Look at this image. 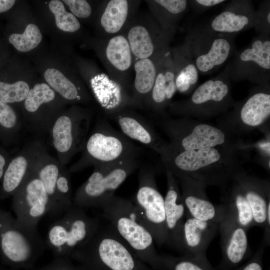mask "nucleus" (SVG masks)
Masks as SVG:
<instances>
[{
  "mask_svg": "<svg viewBox=\"0 0 270 270\" xmlns=\"http://www.w3.org/2000/svg\"><path fill=\"white\" fill-rule=\"evenodd\" d=\"M64 166L48 153L46 147L42 150L12 196V208L18 220L37 230L46 214L64 213L56 190V180Z\"/></svg>",
  "mask_w": 270,
  "mask_h": 270,
  "instance_id": "obj_1",
  "label": "nucleus"
},
{
  "mask_svg": "<svg viewBox=\"0 0 270 270\" xmlns=\"http://www.w3.org/2000/svg\"><path fill=\"white\" fill-rule=\"evenodd\" d=\"M100 208L104 217L140 260L154 270H165L154 238L133 202L114 195Z\"/></svg>",
  "mask_w": 270,
  "mask_h": 270,
  "instance_id": "obj_2",
  "label": "nucleus"
},
{
  "mask_svg": "<svg viewBox=\"0 0 270 270\" xmlns=\"http://www.w3.org/2000/svg\"><path fill=\"white\" fill-rule=\"evenodd\" d=\"M72 254L82 260L88 270H154L136 256L110 224L100 226Z\"/></svg>",
  "mask_w": 270,
  "mask_h": 270,
  "instance_id": "obj_3",
  "label": "nucleus"
},
{
  "mask_svg": "<svg viewBox=\"0 0 270 270\" xmlns=\"http://www.w3.org/2000/svg\"><path fill=\"white\" fill-rule=\"evenodd\" d=\"M142 150L105 118H98L86 139L80 158L69 170L70 173H74L91 166L138 158Z\"/></svg>",
  "mask_w": 270,
  "mask_h": 270,
  "instance_id": "obj_4",
  "label": "nucleus"
},
{
  "mask_svg": "<svg viewBox=\"0 0 270 270\" xmlns=\"http://www.w3.org/2000/svg\"><path fill=\"white\" fill-rule=\"evenodd\" d=\"M140 166L138 158L94 166L92 174L76 190L74 204L82 208H100Z\"/></svg>",
  "mask_w": 270,
  "mask_h": 270,
  "instance_id": "obj_5",
  "label": "nucleus"
},
{
  "mask_svg": "<svg viewBox=\"0 0 270 270\" xmlns=\"http://www.w3.org/2000/svg\"><path fill=\"white\" fill-rule=\"evenodd\" d=\"M100 226L96 218L74 204L50 227L46 244L58 254H72L86 242Z\"/></svg>",
  "mask_w": 270,
  "mask_h": 270,
  "instance_id": "obj_6",
  "label": "nucleus"
},
{
  "mask_svg": "<svg viewBox=\"0 0 270 270\" xmlns=\"http://www.w3.org/2000/svg\"><path fill=\"white\" fill-rule=\"evenodd\" d=\"M92 114L78 107L62 113L55 120L48 134L58 160L66 166L82 152L88 138Z\"/></svg>",
  "mask_w": 270,
  "mask_h": 270,
  "instance_id": "obj_7",
  "label": "nucleus"
},
{
  "mask_svg": "<svg viewBox=\"0 0 270 270\" xmlns=\"http://www.w3.org/2000/svg\"><path fill=\"white\" fill-rule=\"evenodd\" d=\"M138 186L134 204L158 247L166 244L164 198L158 190L154 170L147 165L140 166Z\"/></svg>",
  "mask_w": 270,
  "mask_h": 270,
  "instance_id": "obj_8",
  "label": "nucleus"
},
{
  "mask_svg": "<svg viewBox=\"0 0 270 270\" xmlns=\"http://www.w3.org/2000/svg\"><path fill=\"white\" fill-rule=\"evenodd\" d=\"M44 248L37 230L30 228L9 212L0 209V252L6 260L23 264Z\"/></svg>",
  "mask_w": 270,
  "mask_h": 270,
  "instance_id": "obj_9",
  "label": "nucleus"
},
{
  "mask_svg": "<svg viewBox=\"0 0 270 270\" xmlns=\"http://www.w3.org/2000/svg\"><path fill=\"white\" fill-rule=\"evenodd\" d=\"M124 34L134 61L152 57L168 48L172 38L162 30L150 12H138Z\"/></svg>",
  "mask_w": 270,
  "mask_h": 270,
  "instance_id": "obj_10",
  "label": "nucleus"
},
{
  "mask_svg": "<svg viewBox=\"0 0 270 270\" xmlns=\"http://www.w3.org/2000/svg\"><path fill=\"white\" fill-rule=\"evenodd\" d=\"M97 50L108 74L132 94L134 60L124 34L100 38Z\"/></svg>",
  "mask_w": 270,
  "mask_h": 270,
  "instance_id": "obj_11",
  "label": "nucleus"
},
{
  "mask_svg": "<svg viewBox=\"0 0 270 270\" xmlns=\"http://www.w3.org/2000/svg\"><path fill=\"white\" fill-rule=\"evenodd\" d=\"M46 147L40 139L24 145L11 158L0 182V200L12 196L19 188L32 166Z\"/></svg>",
  "mask_w": 270,
  "mask_h": 270,
  "instance_id": "obj_12",
  "label": "nucleus"
},
{
  "mask_svg": "<svg viewBox=\"0 0 270 270\" xmlns=\"http://www.w3.org/2000/svg\"><path fill=\"white\" fill-rule=\"evenodd\" d=\"M246 231L226 214L220 224L222 260L216 270H234L246 258L249 252Z\"/></svg>",
  "mask_w": 270,
  "mask_h": 270,
  "instance_id": "obj_13",
  "label": "nucleus"
},
{
  "mask_svg": "<svg viewBox=\"0 0 270 270\" xmlns=\"http://www.w3.org/2000/svg\"><path fill=\"white\" fill-rule=\"evenodd\" d=\"M141 0H108L102 2L98 18L100 39L122 34L138 12Z\"/></svg>",
  "mask_w": 270,
  "mask_h": 270,
  "instance_id": "obj_14",
  "label": "nucleus"
},
{
  "mask_svg": "<svg viewBox=\"0 0 270 270\" xmlns=\"http://www.w3.org/2000/svg\"><path fill=\"white\" fill-rule=\"evenodd\" d=\"M167 176L168 190L164 198L166 225L168 234L166 244L184 254L182 230L186 210L175 180L169 170H168Z\"/></svg>",
  "mask_w": 270,
  "mask_h": 270,
  "instance_id": "obj_15",
  "label": "nucleus"
},
{
  "mask_svg": "<svg viewBox=\"0 0 270 270\" xmlns=\"http://www.w3.org/2000/svg\"><path fill=\"white\" fill-rule=\"evenodd\" d=\"M108 117L116 122L121 132L130 140H136L159 152L168 151L148 120L132 108L122 109Z\"/></svg>",
  "mask_w": 270,
  "mask_h": 270,
  "instance_id": "obj_16",
  "label": "nucleus"
},
{
  "mask_svg": "<svg viewBox=\"0 0 270 270\" xmlns=\"http://www.w3.org/2000/svg\"><path fill=\"white\" fill-rule=\"evenodd\" d=\"M176 70L171 50L164 52L158 65L154 83L144 109L160 111L172 98L176 88Z\"/></svg>",
  "mask_w": 270,
  "mask_h": 270,
  "instance_id": "obj_17",
  "label": "nucleus"
},
{
  "mask_svg": "<svg viewBox=\"0 0 270 270\" xmlns=\"http://www.w3.org/2000/svg\"><path fill=\"white\" fill-rule=\"evenodd\" d=\"M168 48L152 57L134 61V78L132 88L131 108L144 109L154 83L158 65Z\"/></svg>",
  "mask_w": 270,
  "mask_h": 270,
  "instance_id": "obj_18",
  "label": "nucleus"
},
{
  "mask_svg": "<svg viewBox=\"0 0 270 270\" xmlns=\"http://www.w3.org/2000/svg\"><path fill=\"white\" fill-rule=\"evenodd\" d=\"M220 224L199 220L186 214L182 230L184 254H206L219 231Z\"/></svg>",
  "mask_w": 270,
  "mask_h": 270,
  "instance_id": "obj_19",
  "label": "nucleus"
},
{
  "mask_svg": "<svg viewBox=\"0 0 270 270\" xmlns=\"http://www.w3.org/2000/svg\"><path fill=\"white\" fill-rule=\"evenodd\" d=\"M183 186L182 196L186 214L196 219L220 222L226 214L222 205L216 206L204 196L201 190H192L186 176H177Z\"/></svg>",
  "mask_w": 270,
  "mask_h": 270,
  "instance_id": "obj_20",
  "label": "nucleus"
},
{
  "mask_svg": "<svg viewBox=\"0 0 270 270\" xmlns=\"http://www.w3.org/2000/svg\"><path fill=\"white\" fill-rule=\"evenodd\" d=\"M220 156L214 148L184 150L172 158L174 170L170 171L176 176L196 172L218 162Z\"/></svg>",
  "mask_w": 270,
  "mask_h": 270,
  "instance_id": "obj_21",
  "label": "nucleus"
},
{
  "mask_svg": "<svg viewBox=\"0 0 270 270\" xmlns=\"http://www.w3.org/2000/svg\"><path fill=\"white\" fill-rule=\"evenodd\" d=\"M150 12L166 34L172 37L177 20L186 10V0H146Z\"/></svg>",
  "mask_w": 270,
  "mask_h": 270,
  "instance_id": "obj_22",
  "label": "nucleus"
},
{
  "mask_svg": "<svg viewBox=\"0 0 270 270\" xmlns=\"http://www.w3.org/2000/svg\"><path fill=\"white\" fill-rule=\"evenodd\" d=\"M225 141V136L220 129L206 124L196 126L190 134L184 137L180 144L184 150L214 148Z\"/></svg>",
  "mask_w": 270,
  "mask_h": 270,
  "instance_id": "obj_23",
  "label": "nucleus"
},
{
  "mask_svg": "<svg viewBox=\"0 0 270 270\" xmlns=\"http://www.w3.org/2000/svg\"><path fill=\"white\" fill-rule=\"evenodd\" d=\"M44 77L48 85L66 100L82 102L89 98L82 86L76 85L58 70L48 68L44 72Z\"/></svg>",
  "mask_w": 270,
  "mask_h": 270,
  "instance_id": "obj_24",
  "label": "nucleus"
},
{
  "mask_svg": "<svg viewBox=\"0 0 270 270\" xmlns=\"http://www.w3.org/2000/svg\"><path fill=\"white\" fill-rule=\"evenodd\" d=\"M23 128L22 118L12 106L0 100V142L2 146L18 143Z\"/></svg>",
  "mask_w": 270,
  "mask_h": 270,
  "instance_id": "obj_25",
  "label": "nucleus"
},
{
  "mask_svg": "<svg viewBox=\"0 0 270 270\" xmlns=\"http://www.w3.org/2000/svg\"><path fill=\"white\" fill-rule=\"evenodd\" d=\"M270 114V95L258 92L252 95L243 106L240 111L242 122L250 126L262 124Z\"/></svg>",
  "mask_w": 270,
  "mask_h": 270,
  "instance_id": "obj_26",
  "label": "nucleus"
},
{
  "mask_svg": "<svg viewBox=\"0 0 270 270\" xmlns=\"http://www.w3.org/2000/svg\"><path fill=\"white\" fill-rule=\"evenodd\" d=\"M230 50L231 46L228 40L223 38H215L208 52L197 56L195 66L198 70L206 72L224 64Z\"/></svg>",
  "mask_w": 270,
  "mask_h": 270,
  "instance_id": "obj_27",
  "label": "nucleus"
},
{
  "mask_svg": "<svg viewBox=\"0 0 270 270\" xmlns=\"http://www.w3.org/2000/svg\"><path fill=\"white\" fill-rule=\"evenodd\" d=\"M241 186L252 210L254 226L263 228L268 206L270 204L269 196H266L268 194L264 190L252 184H243Z\"/></svg>",
  "mask_w": 270,
  "mask_h": 270,
  "instance_id": "obj_28",
  "label": "nucleus"
},
{
  "mask_svg": "<svg viewBox=\"0 0 270 270\" xmlns=\"http://www.w3.org/2000/svg\"><path fill=\"white\" fill-rule=\"evenodd\" d=\"M165 270H216L206 258V254H184L179 257L160 255Z\"/></svg>",
  "mask_w": 270,
  "mask_h": 270,
  "instance_id": "obj_29",
  "label": "nucleus"
},
{
  "mask_svg": "<svg viewBox=\"0 0 270 270\" xmlns=\"http://www.w3.org/2000/svg\"><path fill=\"white\" fill-rule=\"evenodd\" d=\"M176 70L175 84L180 92L188 91L198 80V69L195 64L186 62L180 49L172 50Z\"/></svg>",
  "mask_w": 270,
  "mask_h": 270,
  "instance_id": "obj_30",
  "label": "nucleus"
},
{
  "mask_svg": "<svg viewBox=\"0 0 270 270\" xmlns=\"http://www.w3.org/2000/svg\"><path fill=\"white\" fill-rule=\"evenodd\" d=\"M228 86L220 80H210L200 85L192 96V102L196 104L208 101L220 102L228 94Z\"/></svg>",
  "mask_w": 270,
  "mask_h": 270,
  "instance_id": "obj_31",
  "label": "nucleus"
},
{
  "mask_svg": "<svg viewBox=\"0 0 270 270\" xmlns=\"http://www.w3.org/2000/svg\"><path fill=\"white\" fill-rule=\"evenodd\" d=\"M250 22V18L244 14L226 10L213 19L211 27L216 32L233 33L242 30Z\"/></svg>",
  "mask_w": 270,
  "mask_h": 270,
  "instance_id": "obj_32",
  "label": "nucleus"
},
{
  "mask_svg": "<svg viewBox=\"0 0 270 270\" xmlns=\"http://www.w3.org/2000/svg\"><path fill=\"white\" fill-rule=\"evenodd\" d=\"M244 62H252L267 70L270 69V41L268 40H255L250 48L244 50L240 55Z\"/></svg>",
  "mask_w": 270,
  "mask_h": 270,
  "instance_id": "obj_33",
  "label": "nucleus"
},
{
  "mask_svg": "<svg viewBox=\"0 0 270 270\" xmlns=\"http://www.w3.org/2000/svg\"><path fill=\"white\" fill-rule=\"evenodd\" d=\"M42 40L38 28L34 24H28L22 34H12L8 37L9 42L18 51L28 52L36 48Z\"/></svg>",
  "mask_w": 270,
  "mask_h": 270,
  "instance_id": "obj_34",
  "label": "nucleus"
},
{
  "mask_svg": "<svg viewBox=\"0 0 270 270\" xmlns=\"http://www.w3.org/2000/svg\"><path fill=\"white\" fill-rule=\"evenodd\" d=\"M54 14L57 27L66 32H74L80 28V24L71 12L66 11L62 2L58 0H51L48 5Z\"/></svg>",
  "mask_w": 270,
  "mask_h": 270,
  "instance_id": "obj_35",
  "label": "nucleus"
},
{
  "mask_svg": "<svg viewBox=\"0 0 270 270\" xmlns=\"http://www.w3.org/2000/svg\"><path fill=\"white\" fill-rule=\"evenodd\" d=\"M30 88L22 80L13 83L0 81V100L12 105L22 102L26 98Z\"/></svg>",
  "mask_w": 270,
  "mask_h": 270,
  "instance_id": "obj_36",
  "label": "nucleus"
},
{
  "mask_svg": "<svg viewBox=\"0 0 270 270\" xmlns=\"http://www.w3.org/2000/svg\"><path fill=\"white\" fill-rule=\"evenodd\" d=\"M56 190L61 206L64 212L74 204L70 172L66 166H64L58 175L56 183Z\"/></svg>",
  "mask_w": 270,
  "mask_h": 270,
  "instance_id": "obj_37",
  "label": "nucleus"
},
{
  "mask_svg": "<svg viewBox=\"0 0 270 270\" xmlns=\"http://www.w3.org/2000/svg\"><path fill=\"white\" fill-rule=\"evenodd\" d=\"M68 6L70 10L76 17L86 18L92 13V8L88 1L85 0H64Z\"/></svg>",
  "mask_w": 270,
  "mask_h": 270,
  "instance_id": "obj_38",
  "label": "nucleus"
},
{
  "mask_svg": "<svg viewBox=\"0 0 270 270\" xmlns=\"http://www.w3.org/2000/svg\"><path fill=\"white\" fill-rule=\"evenodd\" d=\"M264 248V246L262 243L252 258L236 270H263L262 260Z\"/></svg>",
  "mask_w": 270,
  "mask_h": 270,
  "instance_id": "obj_39",
  "label": "nucleus"
},
{
  "mask_svg": "<svg viewBox=\"0 0 270 270\" xmlns=\"http://www.w3.org/2000/svg\"><path fill=\"white\" fill-rule=\"evenodd\" d=\"M11 156L4 146L0 144V182Z\"/></svg>",
  "mask_w": 270,
  "mask_h": 270,
  "instance_id": "obj_40",
  "label": "nucleus"
},
{
  "mask_svg": "<svg viewBox=\"0 0 270 270\" xmlns=\"http://www.w3.org/2000/svg\"><path fill=\"white\" fill-rule=\"evenodd\" d=\"M263 228L264 235L262 243L264 246H268L270 244V204L268 206L266 221Z\"/></svg>",
  "mask_w": 270,
  "mask_h": 270,
  "instance_id": "obj_41",
  "label": "nucleus"
},
{
  "mask_svg": "<svg viewBox=\"0 0 270 270\" xmlns=\"http://www.w3.org/2000/svg\"><path fill=\"white\" fill-rule=\"evenodd\" d=\"M14 0H0V13L9 10L14 4Z\"/></svg>",
  "mask_w": 270,
  "mask_h": 270,
  "instance_id": "obj_42",
  "label": "nucleus"
},
{
  "mask_svg": "<svg viewBox=\"0 0 270 270\" xmlns=\"http://www.w3.org/2000/svg\"><path fill=\"white\" fill-rule=\"evenodd\" d=\"M224 0H196V2L204 6H212L224 2Z\"/></svg>",
  "mask_w": 270,
  "mask_h": 270,
  "instance_id": "obj_43",
  "label": "nucleus"
},
{
  "mask_svg": "<svg viewBox=\"0 0 270 270\" xmlns=\"http://www.w3.org/2000/svg\"><path fill=\"white\" fill-rule=\"evenodd\" d=\"M266 18H266L267 22L270 24V12H268V13Z\"/></svg>",
  "mask_w": 270,
  "mask_h": 270,
  "instance_id": "obj_44",
  "label": "nucleus"
},
{
  "mask_svg": "<svg viewBox=\"0 0 270 270\" xmlns=\"http://www.w3.org/2000/svg\"></svg>",
  "mask_w": 270,
  "mask_h": 270,
  "instance_id": "obj_45",
  "label": "nucleus"
}]
</instances>
